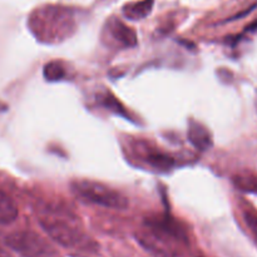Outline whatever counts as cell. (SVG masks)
Instances as JSON below:
<instances>
[{
  "label": "cell",
  "mask_w": 257,
  "mask_h": 257,
  "mask_svg": "<svg viewBox=\"0 0 257 257\" xmlns=\"http://www.w3.org/2000/svg\"><path fill=\"white\" fill-rule=\"evenodd\" d=\"M187 137L191 145L196 150L201 151V152H206V151H208L213 146V140L211 132L202 123L197 122V120L191 119L188 122Z\"/></svg>",
  "instance_id": "8992f818"
},
{
  "label": "cell",
  "mask_w": 257,
  "mask_h": 257,
  "mask_svg": "<svg viewBox=\"0 0 257 257\" xmlns=\"http://www.w3.org/2000/svg\"><path fill=\"white\" fill-rule=\"evenodd\" d=\"M255 104H256V109H257V93H256V99H255Z\"/></svg>",
  "instance_id": "2e32d148"
},
{
  "label": "cell",
  "mask_w": 257,
  "mask_h": 257,
  "mask_svg": "<svg viewBox=\"0 0 257 257\" xmlns=\"http://www.w3.org/2000/svg\"><path fill=\"white\" fill-rule=\"evenodd\" d=\"M5 245L23 257H58L47 240L32 231H18L5 238Z\"/></svg>",
  "instance_id": "277c9868"
},
{
  "label": "cell",
  "mask_w": 257,
  "mask_h": 257,
  "mask_svg": "<svg viewBox=\"0 0 257 257\" xmlns=\"http://www.w3.org/2000/svg\"><path fill=\"white\" fill-rule=\"evenodd\" d=\"M110 40L123 48H132L137 45V33L117 18H110L105 27Z\"/></svg>",
  "instance_id": "5b68a950"
},
{
  "label": "cell",
  "mask_w": 257,
  "mask_h": 257,
  "mask_svg": "<svg viewBox=\"0 0 257 257\" xmlns=\"http://www.w3.org/2000/svg\"><path fill=\"white\" fill-rule=\"evenodd\" d=\"M0 257H10V255L4 250V248L0 247Z\"/></svg>",
  "instance_id": "5bb4252c"
},
{
  "label": "cell",
  "mask_w": 257,
  "mask_h": 257,
  "mask_svg": "<svg viewBox=\"0 0 257 257\" xmlns=\"http://www.w3.org/2000/svg\"><path fill=\"white\" fill-rule=\"evenodd\" d=\"M43 75L48 82H59L65 77V68L58 60H53L44 65Z\"/></svg>",
  "instance_id": "30bf717a"
},
{
  "label": "cell",
  "mask_w": 257,
  "mask_h": 257,
  "mask_svg": "<svg viewBox=\"0 0 257 257\" xmlns=\"http://www.w3.org/2000/svg\"><path fill=\"white\" fill-rule=\"evenodd\" d=\"M18 217V207L14 201L0 191V225H10Z\"/></svg>",
  "instance_id": "ba28073f"
},
{
  "label": "cell",
  "mask_w": 257,
  "mask_h": 257,
  "mask_svg": "<svg viewBox=\"0 0 257 257\" xmlns=\"http://www.w3.org/2000/svg\"><path fill=\"white\" fill-rule=\"evenodd\" d=\"M29 27L38 40L57 43L70 35L75 23L72 12L63 7H44L33 12Z\"/></svg>",
  "instance_id": "7a4b0ae2"
},
{
  "label": "cell",
  "mask_w": 257,
  "mask_h": 257,
  "mask_svg": "<svg viewBox=\"0 0 257 257\" xmlns=\"http://www.w3.org/2000/svg\"><path fill=\"white\" fill-rule=\"evenodd\" d=\"M236 181H237V186L238 187H241V190L257 191V182L255 178L238 177L236 178Z\"/></svg>",
  "instance_id": "4fadbf2b"
},
{
  "label": "cell",
  "mask_w": 257,
  "mask_h": 257,
  "mask_svg": "<svg viewBox=\"0 0 257 257\" xmlns=\"http://www.w3.org/2000/svg\"><path fill=\"white\" fill-rule=\"evenodd\" d=\"M4 110H7V105L0 103V112H4Z\"/></svg>",
  "instance_id": "9a60e30c"
},
{
  "label": "cell",
  "mask_w": 257,
  "mask_h": 257,
  "mask_svg": "<svg viewBox=\"0 0 257 257\" xmlns=\"http://www.w3.org/2000/svg\"><path fill=\"white\" fill-rule=\"evenodd\" d=\"M155 0H141V2L131 3L123 7V14L125 18L132 20L145 19L152 12Z\"/></svg>",
  "instance_id": "52a82bcc"
},
{
  "label": "cell",
  "mask_w": 257,
  "mask_h": 257,
  "mask_svg": "<svg viewBox=\"0 0 257 257\" xmlns=\"http://www.w3.org/2000/svg\"><path fill=\"white\" fill-rule=\"evenodd\" d=\"M102 104L104 105L107 109H109L110 112L115 113V114H119V115H127L125 113L124 107L115 99V97H113L110 93H107V94L102 95Z\"/></svg>",
  "instance_id": "8fae6325"
},
{
  "label": "cell",
  "mask_w": 257,
  "mask_h": 257,
  "mask_svg": "<svg viewBox=\"0 0 257 257\" xmlns=\"http://www.w3.org/2000/svg\"><path fill=\"white\" fill-rule=\"evenodd\" d=\"M243 220H245L246 225H247L248 230H250L251 235H252L257 245V211L253 210V208L245 210L243 211Z\"/></svg>",
  "instance_id": "7c38bea8"
},
{
  "label": "cell",
  "mask_w": 257,
  "mask_h": 257,
  "mask_svg": "<svg viewBox=\"0 0 257 257\" xmlns=\"http://www.w3.org/2000/svg\"><path fill=\"white\" fill-rule=\"evenodd\" d=\"M147 162L160 171H170L175 165V160L163 152H151L147 156Z\"/></svg>",
  "instance_id": "9c48e42d"
},
{
  "label": "cell",
  "mask_w": 257,
  "mask_h": 257,
  "mask_svg": "<svg viewBox=\"0 0 257 257\" xmlns=\"http://www.w3.org/2000/svg\"><path fill=\"white\" fill-rule=\"evenodd\" d=\"M73 193L80 200L112 210H125L128 200L125 196L100 182L89 180H78L70 185Z\"/></svg>",
  "instance_id": "3957f363"
},
{
  "label": "cell",
  "mask_w": 257,
  "mask_h": 257,
  "mask_svg": "<svg viewBox=\"0 0 257 257\" xmlns=\"http://www.w3.org/2000/svg\"><path fill=\"white\" fill-rule=\"evenodd\" d=\"M39 223L50 238L68 250H90L92 240L80 228L78 220L70 213L57 210H44L39 216Z\"/></svg>",
  "instance_id": "6da1fadb"
}]
</instances>
